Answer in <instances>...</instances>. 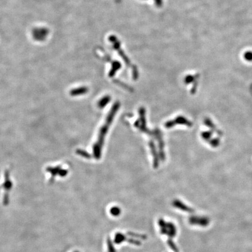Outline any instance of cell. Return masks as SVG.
<instances>
[{
  "label": "cell",
  "mask_w": 252,
  "mask_h": 252,
  "mask_svg": "<svg viewBox=\"0 0 252 252\" xmlns=\"http://www.w3.org/2000/svg\"><path fill=\"white\" fill-rule=\"evenodd\" d=\"M244 58L248 61H252V52L248 51L244 54Z\"/></svg>",
  "instance_id": "obj_1"
}]
</instances>
